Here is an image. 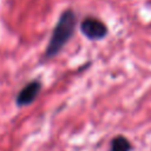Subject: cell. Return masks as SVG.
<instances>
[{
  "mask_svg": "<svg viewBox=\"0 0 151 151\" xmlns=\"http://www.w3.org/2000/svg\"><path fill=\"white\" fill-rule=\"evenodd\" d=\"M76 25H77L76 13L72 9L64 11L61 13V15L59 17V19L53 28L51 39L47 44V47H46V51L44 54V57L46 59L53 58L63 50V47L73 37Z\"/></svg>",
  "mask_w": 151,
  "mask_h": 151,
  "instance_id": "1",
  "label": "cell"
},
{
  "mask_svg": "<svg viewBox=\"0 0 151 151\" xmlns=\"http://www.w3.org/2000/svg\"><path fill=\"white\" fill-rule=\"evenodd\" d=\"M41 87H42V84L39 79H33V80H29L28 83H26L15 96L17 106L22 107V106H27V105L32 104L37 99L38 94L40 93Z\"/></svg>",
  "mask_w": 151,
  "mask_h": 151,
  "instance_id": "3",
  "label": "cell"
},
{
  "mask_svg": "<svg viewBox=\"0 0 151 151\" xmlns=\"http://www.w3.org/2000/svg\"><path fill=\"white\" fill-rule=\"evenodd\" d=\"M132 145L130 140L124 136H117L114 137L110 143L109 151H131Z\"/></svg>",
  "mask_w": 151,
  "mask_h": 151,
  "instance_id": "4",
  "label": "cell"
},
{
  "mask_svg": "<svg viewBox=\"0 0 151 151\" xmlns=\"http://www.w3.org/2000/svg\"><path fill=\"white\" fill-rule=\"evenodd\" d=\"M80 31L90 40H100L107 35V26L93 17H87L80 22Z\"/></svg>",
  "mask_w": 151,
  "mask_h": 151,
  "instance_id": "2",
  "label": "cell"
}]
</instances>
